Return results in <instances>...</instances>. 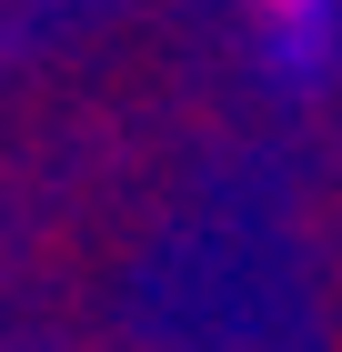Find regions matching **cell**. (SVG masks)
<instances>
[{"label":"cell","mask_w":342,"mask_h":352,"mask_svg":"<svg viewBox=\"0 0 342 352\" xmlns=\"http://www.w3.org/2000/svg\"><path fill=\"white\" fill-rule=\"evenodd\" d=\"M272 30H262V51L282 81H312L322 60H332V0H262Z\"/></svg>","instance_id":"obj_1"}]
</instances>
